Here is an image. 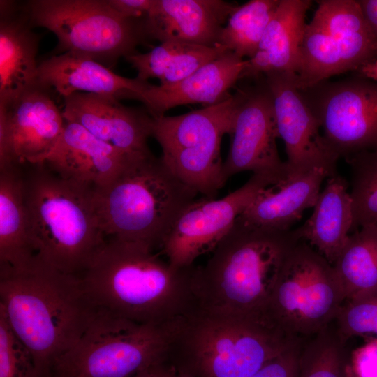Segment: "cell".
<instances>
[{"label":"cell","instance_id":"cell-19","mask_svg":"<svg viewBox=\"0 0 377 377\" xmlns=\"http://www.w3.org/2000/svg\"><path fill=\"white\" fill-rule=\"evenodd\" d=\"M97 138L80 125L65 121L62 134L45 159L63 178L93 186L110 182L134 156Z\"/></svg>","mask_w":377,"mask_h":377},{"label":"cell","instance_id":"cell-36","mask_svg":"<svg viewBox=\"0 0 377 377\" xmlns=\"http://www.w3.org/2000/svg\"><path fill=\"white\" fill-rule=\"evenodd\" d=\"M109 4L122 16L142 19L148 13L153 0H108Z\"/></svg>","mask_w":377,"mask_h":377},{"label":"cell","instance_id":"cell-14","mask_svg":"<svg viewBox=\"0 0 377 377\" xmlns=\"http://www.w3.org/2000/svg\"><path fill=\"white\" fill-rule=\"evenodd\" d=\"M50 90L38 82L0 105V170L43 163L55 147L65 120Z\"/></svg>","mask_w":377,"mask_h":377},{"label":"cell","instance_id":"cell-31","mask_svg":"<svg viewBox=\"0 0 377 377\" xmlns=\"http://www.w3.org/2000/svg\"><path fill=\"white\" fill-rule=\"evenodd\" d=\"M345 160L350 171L353 232L364 226L377 224V151H361Z\"/></svg>","mask_w":377,"mask_h":377},{"label":"cell","instance_id":"cell-10","mask_svg":"<svg viewBox=\"0 0 377 377\" xmlns=\"http://www.w3.org/2000/svg\"><path fill=\"white\" fill-rule=\"evenodd\" d=\"M345 300L333 265L300 240L284 261L267 313L288 334L306 339L332 323Z\"/></svg>","mask_w":377,"mask_h":377},{"label":"cell","instance_id":"cell-6","mask_svg":"<svg viewBox=\"0 0 377 377\" xmlns=\"http://www.w3.org/2000/svg\"><path fill=\"white\" fill-rule=\"evenodd\" d=\"M24 176L25 199L36 256L80 276L105 241L91 186L61 177L45 163Z\"/></svg>","mask_w":377,"mask_h":377},{"label":"cell","instance_id":"cell-13","mask_svg":"<svg viewBox=\"0 0 377 377\" xmlns=\"http://www.w3.org/2000/svg\"><path fill=\"white\" fill-rule=\"evenodd\" d=\"M283 181L272 173H253L244 185L222 198L196 199L175 223L161 253L175 267L193 266L197 258L214 250L263 191Z\"/></svg>","mask_w":377,"mask_h":377},{"label":"cell","instance_id":"cell-34","mask_svg":"<svg viewBox=\"0 0 377 377\" xmlns=\"http://www.w3.org/2000/svg\"><path fill=\"white\" fill-rule=\"evenodd\" d=\"M367 338L362 345L350 353L347 377H377V337Z\"/></svg>","mask_w":377,"mask_h":377},{"label":"cell","instance_id":"cell-21","mask_svg":"<svg viewBox=\"0 0 377 377\" xmlns=\"http://www.w3.org/2000/svg\"><path fill=\"white\" fill-rule=\"evenodd\" d=\"M246 62V59L228 51L178 82L151 84L140 101L154 118L178 105L216 104L231 94L229 91L239 80Z\"/></svg>","mask_w":377,"mask_h":377},{"label":"cell","instance_id":"cell-16","mask_svg":"<svg viewBox=\"0 0 377 377\" xmlns=\"http://www.w3.org/2000/svg\"><path fill=\"white\" fill-rule=\"evenodd\" d=\"M245 87L244 98L236 113L228 156L223 164L226 180L245 171L272 173L287 179L286 161L279 154V138L273 99L263 75Z\"/></svg>","mask_w":377,"mask_h":377},{"label":"cell","instance_id":"cell-5","mask_svg":"<svg viewBox=\"0 0 377 377\" xmlns=\"http://www.w3.org/2000/svg\"><path fill=\"white\" fill-rule=\"evenodd\" d=\"M197 195L152 153L133 157L110 182L94 189L104 235L154 251Z\"/></svg>","mask_w":377,"mask_h":377},{"label":"cell","instance_id":"cell-8","mask_svg":"<svg viewBox=\"0 0 377 377\" xmlns=\"http://www.w3.org/2000/svg\"><path fill=\"white\" fill-rule=\"evenodd\" d=\"M22 8L33 28L56 36L55 55L70 52L110 69L147 41L142 19L122 16L108 0H31Z\"/></svg>","mask_w":377,"mask_h":377},{"label":"cell","instance_id":"cell-33","mask_svg":"<svg viewBox=\"0 0 377 377\" xmlns=\"http://www.w3.org/2000/svg\"><path fill=\"white\" fill-rule=\"evenodd\" d=\"M0 377H41L32 355L0 311Z\"/></svg>","mask_w":377,"mask_h":377},{"label":"cell","instance_id":"cell-1","mask_svg":"<svg viewBox=\"0 0 377 377\" xmlns=\"http://www.w3.org/2000/svg\"><path fill=\"white\" fill-rule=\"evenodd\" d=\"M198 267H175L144 244L110 238L79 278L96 313L138 324L165 325L200 308Z\"/></svg>","mask_w":377,"mask_h":377},{"label":"cell","instance_id":"cell-37","mask_svg":"<svg viewBox=\"0 0 377 377\" xmlns=\"http://www.w3.org/2000/svg\"><path fill=\"white\" fill-rule=\"evenodd\" d=\"M364 17L377 38V0H358Z\"/></svg>","mask_w":377,"mask_h":377},{"label":"cell","instance_id":"cell-20","mask_svg":"<svg viewBox=\"0 0 377 377\" xmlns=\"http://www.w3.org/2000/svg\"><path fill=\"white\" fill-rule=\"evenodd\" d=\"M38 79L40 84L54 89L63 98L80 91L140 101L151 86L136 77L119 75L92 59L70 52L42 61Z\"/></svg>","mask_w":377,"mask_h":377},{"label":"cell","instance_id":"cell-26","mask_svg":"<svg viewBox=\"0 0 377 377\" xmlns=\"http://www.w3.org/2000/svg\"><path fill=\"white\" fill-rule=\"evenodd\" d=\"M20 165L0 170V267L21 269L36 257Z\"/></svg>","mask_w":377,"mask_h":377},{"label":"cell","instance_id":"cell-40","mask_svg":"<svg viewBox=\"0 0 377 377\" xmlns=\"http://www.w3.org/2000/svg\"><path fill=\"white\" fill-rule=\"evenodd\" d=\"M133 377H156L154 369V366L138 372Z\"/></svg>","mask_w":377,"mask_h":377},{"label":"cell","instance_id":"cell-35","mask_svg":"<svg viewBox=\"0 0 377 377\" xmlns=\"http://www.w3.org/2000/svg\"><path fill=\"white\" fill-rule=\"evenodd\" d=\"M303 339L272 359L251 377H298V360Z\"/></svg>","mask_w":377,"mask_h":377},{"label":"cell","instance_id":"cell-39","mask_svg":"<svg viewBox=\"0 0 377 377\" xmlns=\"http://www.w3.org/2000/svg\"><path fill=\"white\" fill-rule=\"evenodd\" d=\"M355 74L377 80V60L362 67L355 72Z\"/></svg>","mask_w":377,"mask_h":377},{"label":"cell","instance_id":"cell-22","mask_svg":"<svg viewBox=\"0 0 377 377\" xmlns=\"http://www.w3.org/2000/svg\"><path fill=\"white\" fill-rule=\"evenodd\" d=\"M13 1H0V105L38 83L36 55L39 36Z\"/></svg>","mask_w":377,"mask_h":377},{"label":"cell","instance_id":"cell-4","mask_svg":"<svg viewBox=\"0 0 377 377\" xmlns=\"http://www.w3.org/2000/svg\"><path fill=\"white\" fill-rule=\"evenodd\" d=\"M300 241L294 230L265 229L237 219L207 263L198 268L200 308L268 316L267 307L282 266Z\"/></svg>","mask_w":377,"mask_h":377},{"label":"cell","instance_id":"cell-32","mask_svg":"<svg viewBox=\"0 0 377 377\" xmlns=\"http://www.w3.org/2000/svg\"><path fill=\"white\" fill-rule=\"evenodd\" d=\"M334 323L346 341L354 336L377 337V289L345 301Z\"/></svg>","mask_w":377,"mask_h":377},{"label":"cell","instance_id":"cell-7","mask_svg":"<svg viewBox=\"0 0 377 377\" xmlns=\"http://www.w3.org/2000/svg\"><path fill=\"white\" fill-rule=\"evenodd\" d=\"M245 87L216 104L177 116L153 117L151 134L160 145V157L182 182L204 198H215L227 182L221 144L230 135Z\"/></svg>","mask_w":377,"mask_h":377},{"label":"cell","instance_id":"cell-27","mask_svg":"<svg viewBox=\"0 0 377 377\" xmlns=\"http://www.w3.org/2000/svg\"><path fill=\"white\" fill-rule=\"evenodd\" d=\"M228 52L221 46L207 47L179 41L161 43L146 53L124 59L137 71L138 80L157 78L162 85L178 82Z\"/></svg>","mask_w":377,"mask_h":377},{"label":"cell","instance_id":"cell-2","mask_svg":"<svg viewBox=\"0 0 377 377\" xmlns=\"http://www.w3.org/2000/svg\"><path fill=\"white\" fill-rule=\"evenodd\" d=\"M0 269V311L41 377H50L57 361L79 341L96 311L78 276L36 256L25 267Z\"/></svg>","mask_w":377,"mask_h":377},{"label":"cell","instance_id":"cell-9","mask_svg":"<svg viewBox=\"0 0 377 377\" xmlns=\"http://www.w3.org/2000/svg\"><path fill=\"white\" fill-rule=\"evenodd\" d=\"M175 322L142 325L96 312L76 345L57 361L50 377H133L165 360Z\"/></svg>","mask_w":377,"mask_h":377},{"label":"cell","instance_id":"cell-15","mask_svg":"<svg viewBox=\"0 0 377 377\" xmlns=\"http://www.w3.org/2000/svg\"><path fill=\"white\" fill-rule=\"evenodd\" d=\"M273 99L279 138L285 145L288 178L313 170L327 178L338 175L339 158L327 145L318 121L304 101L296 83V74L269 73L263 75Z\"/></svg>","mask_w":377,"mask_h":377},{"label":"cell","instance_id":"cell-29","mask_svg":"<svg viewBox=\"0 0 377 377\" xmlns=\"http://www.w3.org/2000/svg\"><path fill=\"white\" fill-rule=\"evenodd\" d=\"M279 2L251 0L237 6L221 29L217 45L241 58H252Z\"/></svg>","mask_w":377,"mask_h":377},{"label":"cell","instance_id":"cell-24","mask_svg":"<svg viewBox=\"0 0 377 377\" xmlns=\"http://www.w3.org/2000/svg\"><path fill=\"white\" fill-rule=\"evenodd\" d=\"M326 177L325 171L316 169L269 186L263 191L237 219L258 228L290 230L306 209L314 207L321 184Z\"/></svg>","mask_w":377,"mask_h":377},{"label":"cell","instance_id":"cell-12","mask_svg":"<svg viewBox=\"0 0 377 377\" xmlns=\"http://www.w3.org/2000/svg\"><path fill=\"white\" fill-rule=\"evenodd\" d=\"M300 90L339 158L377 151V80L355 74Z\"/></svg>","mask_w":377,"mask_h":377},{"label":"cell","instance_id":"cell-11","mask_svg":"<svg viewBox=\"0 0 377 377\" xmlns=\"http://www.w3.org/2000/svg\"><path fill=\"white\" fill-rule=\"evenodd\" d=\"M306 24L296 83L300 89L377 60V38L359 1L320 0Z\"/></svg>","mask_w":377,"mask_h":377},{"label":"cell","instance_id":"cell-25","mask_svg":"<svg viewBox=\"0 0 377 377\" xmlns=\"http://www.w3.org/2000/svg\"><path fill=\"white\" fill-rule=\"evenodd\" d=\"M348 183L337 175L328 178L311 216L294 231L333 265L343 249L353 223Z\"/></svg>","mask_w":377,"mask_h":377},{"label":"cell","instance_id":"cell-38","mask_svg":"<svg viewBox=\"0 0 377 377\" xmlns=\"http://www.w3.org/2000/svg\"><path fill=\"white\" fill-rule=\"evenodd\" d=\"M156 377H191L181 373L165 361L154 366Z\"/></svg>","mask_w":377,"mask_h":377},{"label":"cell","instance_id":"cell-30","mask_svg":"<svg viewBox=\"0 0 377 377\" xmlns=\"http://www.w3.org/2000/svg\"><path fill=\"white\" fill-rule=\"evenodd\" d=\"M333 322L304 339L298 360V377H347L350 353Z\"/></svg>","mask_w":377,"mask_h":377},{"label":"cell","instance_id":"cell-28","mask_svg":"<svg viewBox=\"0 0 377 377\" xmlns=\"http://www.w3.org/2000/svg\"><path fill=\"white\" fill-rule=\"evenodd\" d=\"M345 301L377 289V224L364 226L350 234L332 265Z\"/></svg>","mask_w":377,"mask_h":377},{"label":"cell","instance_id":"cell-18","mask_svg":"<svg viewBox=\"0 0 377 377\" xmlns=\"http://www.w3.org/2000/svg\"><path fill=\"white\" fill-rule=\"evenodd\" d=\"M237 6L221 0H153L142 18L145 34L147 40L215 47Z\"/></svg>","mask_w":377,"mask_h":377},{"label":"cell","instance_id":"cell-23","mask_svg":"<svg viewBox=\"0 0 377 377\" xmlns=\"http://www.w3.org/2000/svg\"><path fill=\"white\" fill-rule=\"evenodd\" d=\"M310 0H280L258 50L246 59L240 80H255L269 73L296 74Z\"/></svg>","mask_w":377,"mask_h":377},{"label":"cell","instance_id":"cell-17","mask_svg":"<svg viewBox=\"0 0 377 377\" xmlns=\"http://www.w3.org/2000/svg\"><path fill=\"white\" fill-rule=\"evenodd\" d=\"M108 95L75 92L64 97L62 115L103 142L128 154L151 153L147 139L153 117L147 109L125 106Z\"/></svg>","mask_w":377,"mask_h":377},{"label":"cell","instance_id":"cell-3","mask_svg":"<svg viewBox=\"0 0 377 377\" xmlns=\"http://www.w3.org/2000/svg\"><path fill=\"white\" fill-rule=\"evenodd\" d=\"M300 339L267 316L200 308L175 323L165 362L191 377H251Z\"/></svg>","mask_w":377,"mask_h":377}]
</instances>
